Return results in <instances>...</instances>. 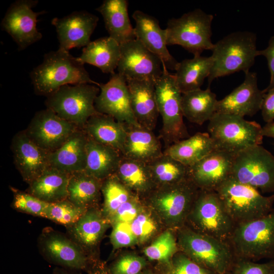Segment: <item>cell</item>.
Listing matches in <instances>:
<instances>
[{"mask_svg":"<svg viewBox=\"0 0 274 274\" xmlns=\"http://www.w3.org/2000/svg\"><path fill=\"white\" fill-rule=\"evenodd\" d=\"M35 93L47 97L66 85L100 83L92 80L84 64L68 51L58 48L44 56L43 62L30 73Z\"/></svg>","mask_w":274,"mask_h":274,"instance_id":"cell-1","label":"cell"},{"mask_svg":"<svg viewBox=\"0 0 274 274\" xmlns=\"http://www.w3.org/2000/svg\"><path fill=\"white\" fill-rule=\"evenodd\" d=\"M256 35L249 31H237L214 45L211 56L213 65L208 78L209 85L219 77L250 71L258 56Z\"/></svg>","mask_w":274,"mask_h":274,"instance_id":"cell-2","label":"cell"},{"mask_svg":"<svg viewBox=\"0 0 274 274\" xmlns=\"http://www.w3.org/2000/svg\"><path fill=\"white\" fill-rule=\"evenodd\" d=\"M237 258L274 259V209L258 219L235 225L228 241Z\"/></svg>","mask_w":274,"mask_h":274,"instance_id":"cell-3","label":"cell"},{"mask_svg":"<svg viewBox=\"0 0 274 274\" xmlns=\"http://www.w3.org/2000/svg\"><path fill=\"white\" fill-rule=\"evenodd\" d=\"M262 128L256 122L239 116L216 113L209 121L208 130L217 150L235 155L249 147L261 145Z\"/></svg>","mask_w":274,"mask_h":274,"instance_id":"cell-4","label":"cell"},{"mask_svg":"<svg viewBox=\"0 0 274 274\" xmlns=\"http://www.w3.org/2000/svg\"><path fill=\"white\" fill-rule=\"evenodd\" d=\"M162 75L155 82V95L159 115L162 120L160 137L165 148L189 137L183 121L181 106L182 93L174 74L163 64Z\"/></svg>","mask_w":274,"mask_h":274,"instance_id":"cell-5","label":"cell"},{"mask_svg":"<svg viewBox=\"0 0 274 274\" xmlns=\"http://www.w3.org/2000/svg\"><path fill=\"white\" fill-rule=\"evenodd\" d=\"M215 191L235 225L262 217L273 209L274 195L263 196L257 189L231 177Z\"/></svg>","mask_w":274,"mask_h":274,"instance_id":"cell-6","label":"cell"},{"mask_svg":"<svg viewBox=\"0 0 274 274\" xmlns=\"http://www.w3.org/2000/svg\"><path fill=\"white\" fill-rule=\"evenodd\" d=\"M214 17L200 9L184 14L168 21L167 45H180L194 56L205 50H212L214 44L211 39Z\"/></svg>","mask_w":274,"mask_h":274,"instance_id":"cell-7","label":"cell"},{"mask_svg":"<svg viewBox=\"0 0 274 274\" xmlns=\"http://www.w3.org/2000/svg\"><path fill=\"white\" fill-rule=\"evenodd\" d=\"M99 91V87L90 84L66 85L48 96L45 104L59 117L83 128L98 113L94 102Z\"/></svg>","mask_w":274,"mask_h":274,"instance_id":"cell-8","label":"cell"},{"mask_svg":"<svg viewBox=\"0 0 274 274\" xmlns=\"http://www.w3.org/2000/svg\"><path fill=\"white\" fill-rule=\"evenodd\" d=\"M187 219L192 230L228 243L235 226L218 194L213 190L199 189Z\"/></svg>","mask_w":274,"mask_h":274,"instance_id":"cell-9","label":"cell"},{"mask_svg":"<svg viewBox=\"0 0 274 274\" xmlns=\"http://www.w3.org/2000/svg\"><path fill=\"white\" fill-rule=\"evenodd\" d=\"M178 241L183 253L217 274H225L235 259L228 242L197 233L190 228L181 229Z\"/></svg>","mask_w":274,"mask_h":274,"instance_id":"cell-10","label":"cell"},{"mask_svg":"<svg viewBox=\"0 0 274 274\" xmlns=\"http://www.w3.org/2000/svg\"><path fill=\"white\" fill-rule=\"evenodd\" d=\"M238 182L263 193L274 191V156L261 145L234 155L231 176Z\"/></svg>","mask_w":274,"mask_h":274,"instance_id":"cell-11","label":"cell"},{"mask_svg":"<svg viewBox=\"0 0 274 274\" xmlns=\"http://www.w3.org/2000/svg\"><path fill=\"white\" fill-rule=\"evenodd\" d=\"M199 189L189 178L156 187L150 194L151 204L175 225L183 224L191 210Z\"/></svg>","mask_w":274,"mask_h":274,"instance_id":"cell-12","label":"cell"},{"mask_svg":"<svg viewBox=\"0 0 274 274\" xmlns=\"http://www.w3.org/2000/svg\"><path fill=\"white\" fill-rule=\"evenodd\" d=\"M38 247L45 259L58 267L86 271L92 260L67 235L50 228L39 236Z\"/></svg>","mask_w":274,"mask_h":274,"instance_id":"cell-13","label":"cell"},{"mask_svg":"<svg viewBox=\"0 0 274 274\" xmlns=\"http://www.w3.org/2000/svg\"><path fill=\"white\" fill-rule=\"evenodd\" d=\"M37 0H18L8 9L2 22V29L7 32L23 50L43 37L37 27L38 17L46 11L36 12L32 9Z\"/></svg>","mask_w":274,"mask_h":274,"instance_id":"cell-14","label":"cell"},{"mask_svg":"<svg viewBox=\"0 0 274 274\" xmlns=\"http://www.w3.org/2000/svg\"><path fill=\"white\" fill-rule=\"evenodd\" d=\"M100 91L94 106L97 112L110 116L124 125L140 126L132 110L129 92L124 77L114 73Z\"/></svg>","mask_w":274,"mask_h":274,"instance_id":"cell-15","label":"cell"},{"mask_svg":"<svg viewBox=\"0 0 274 274\" xmlns=\"http://www.w3.org/2000/svg\"><path fill=\"white\" fill-rule=\"evenodd\" d=\"M118 73L126 79L156 81L162 74L161 59L136 39L120 45Z\"/></svg>","mask_w":274,"mask_h":274,"instance_id":"cell-16","label":"cell"},{"mask_svg":"<svg viewBox=\"0 0 274 274\" xmlns=\"http://www.w3.org/2000/svg\"><path fill=\"white\" fill-rule=\"evenodd\" d=\"M78 128L46 108L35 114L24 130L37 145L51 152L58 148Z\"/></svg>","mask_w":274,"mask_h":274,"instance_id":"cell-17","label":"cell"},{"mask_svg":"<svg viewBox=\"0 0 274 274\" xmlns=\"http://www.w3.org/2000/svg\"><path fill=\"white\" fill-rule=\"evenodd\" d=\"M98 19L97 16L84 10L53 18L51 24L57 32L59 48L69 51L72 48L86 47L91 42Z\"/></svg>","mask_w":274,"mask_h":274,"instance_id":"cell-18","label":"cell"},{"mask_svg":"<svg viewBox=\"0 0 274 274\" xmlns=\"http://www.w3.org/2000/svg\"><path fill=\"white\" fill-rule=\"evenodd\" d=\"M234 155L216 149L188 167V177L199 189L216 191L230 177Z\"/></svg>","mask_w":274,"mask_h":274,"instance_id":"cell-19","label":"cell"},{"mask_svg":"<svg viewBox=\"0 0 274 274\" xmlns=\"http://www.w3.org/2000/svg\"><path fill=\"white\" fill-rule=\"evenodd\" d=\"M11 149L15 166L28 185L50 167V152L32 142L24 130L18 132L13 136Z\"/></svg>","mask_w":274,"mask_h":274,"instance_id":"cell-20","label":"cell"},{"mask_svg":"<svg viewBox=\"0 0 274 274\" xmlns=\"http://www.w3.org/2000/svg\"><path fill=\"white\" fill-rule=\"evenodd\" d=\"M264 93L258 87L256 73L249 71L239 86L218 100L216 113L253 116L261 110Z\"/></svg>","mask_w":274,"mask_h":274,"instance_id":"cell-21","label":"cell"},{"mask_svg":"<svg viewBox=\"0 0 274 274\" xmlns=\"http://www.w3.org/2000/svg\"><path fill=\"white\" fill-rule=\"evenodd\" d=\"M135 38L158 56L167 69L175 71L179 63L167 48L166 29H162L154 17L140 10L132 15Z\"/></svg>","mask_w":274,"mask_h":274,"instance_id":"cell-22","label":"cell"},{"mask_svg":"<svg viewBox=\"0 0 274 274\" xmlns=\"http://www.w3.org/2000/svg\"><path fill=\"white\" fill-rule=\"evenodd\" d=\"M126 80L132 110L137 122L141 126L153 131L159 115L155 95V81Z\"/></svg>","mask_w":274,"mask_h":274,"instance_id":"cell-23","label":"cell"},{"mask_svg":"<svg viewBox=\"0 0 274 274\" xmlns=\"http://www.w3.org/2000/svg\"><path fill=\"white\" fill-rule=\"evenodd\" d=\"M87 142L83 128H77L58 148L50 152V166L68 174L84 171Z\"/></svg>","mask_w":274,"mask_h":274,"instance_id":"cell-24","label":"cell"},{"mask_svg":"<svg viewBox=\"0 0 274 274\" xmlns=\"http://www.w3.org/2000/svg\"><path fill=\"white\" fill-rule=\"evenodd\" d=\"M124 126L126 135L121 151L122 157L148 164L163 154L159 139L152 130L141 125Z\"/></svg>","mask_w":274,"mask_h":274,"instance_id":"cell-25","label":"cell"},{"mask_svg":"<svg viewBox=\"0 0 274 274\" xmlns=\"http://www.w3.org/2000/svg\"><path fill=\"white\" fill-rule=\"evenodd\" d=\"M109 223L102 212L90 208L76 222L66 227L67 235L88 255L87 251L99 242Z\"/></svg>","mask_w":274,"mask_h":274,"instance_id":"cell-26","label":"cell"},{"mask_svg":"<svg viewBox=\"0 0 274 274\" xmlns=\"http://www.w3.org/2000/svg\"><path fill=\"white\" fill-rule=\"evenodd\" d=\"M96 10L102 16L109 37L120 45L136 39L126 0H105Z\"/></svg>","mask_w":274,"mask_h":274,"instance_id":"cell-27","label":"cell"},{"mask_svg":"<svg viewBox=\"0 0 274 274\" xmlns=\"http://www.w3.org/2000/svg\"><path fill=\"white\" fill-rule=\"evenodd\" d=\"M122 156L116 149L88 136L86 146V174L103 181L116 174Z\"/></svg>","mask_w":274,"mask_h":274,"instance_id":"cell-28","label":"cell"},{"mask_svg":"<svg viewBox=\"0 0 274 274\" xmlns=\"http://www.w3.org/2000/svg\"><path fill=\"white\" fill-rule=\"evenodd\" d=\"M120 52V45L108 36L91 41L77 58L84 64L94 65L104 73L113 75L117 68Z\"/></svg>","mask_w":274,"mask_h":274,"instance_id":"cell-29","label":"cell"},{"mask_svg":"<svg viewBox=\"0 0 274 274\" xmlns=\"http://www.w3.org/2000/svg\"><path fill=\"white\" fill-rule=\"evenodd\" d=\"M216 150L208 132H198L165 148L163 153L190 167Z\"/></svg>","mask_w":274,"mask_h":274,"instance_id":"cell-30","label":"cell"},{"mask_svg":"<svg viewBox=\"0 0 274 274\" xmlns=\"http://www.w3.org/2000/svg\"><path fill=\"white\" fill-rule=\"evenodd\" d=\"M83 128L89 138L121 153L126 138V129L114 118L97 113L88 120Z\"/></svg>","mask_w":274,"mask_h":274,"instance_id":"cell-31","label":"cell"},{"mask_svg":"<svg viewBox=\"0 0 274 274\" xmlns=\"http://www.w3.org/2000/svg\"><path fill=\"white\" fill-rule=\"evenodd\" d=\"M70 174L49 167L28 185V193L48 203L67 199Z\"/></svg>","mask_w":274,"mask_h":274,"instance_id":"cell-32","label":"cell"},{"mask_svg":"<svg viewBox=\"0 0 274 274\" xmlns=\"http://www.w3.org/2000/svg\"><path fill=\"white\" fill-rule=\"evenodd\" d=\"M212 65L211 56L201 55L179 62L174 75L182 94L200 89L205 79L208 78Z\"/></svg>","mask_w":274,"mask_h":274,"instance_id":"cell-33","label":"cell"},{"mask_svg":"<svg viewBox=\"0 0 274 274\" xmlns=\"http://www.w3.org/2000/svg\"><path fill=\"white\" fill-rule=\"evenodd\" d=\"M218 100L216 95L209 87L183 93L181 106L183 116L189 122L201 125L209 121L216 113Z\"/></svg>","mask_w":274,"mask_h":274,"instance_id":"cell-34","label":"cell"},{"mask_svg":"<svg viewBox=\"0 0 274 274\" xmlns=\"http://www.w3.org/2000/svg\"><path fill=\"white\" fill-rule=\"evenodd\" d=\"M102 182L84 171L71 174L67 199L85 209L95 207L101 193Z\"/></svg>","mask_w":274,"mask_h":274,"instance_id":"cell-35","label":"cell"},{"mask_svg":"<svg viewBox=\"0 0 274 274\" xmlns=\"http://www.w3.org/2000/svg\"><path fill=\"white\" fill-rule=\"evenodd\" d=\"M115 174L133 193L150 194L157 187L148 164L143 162L122 157Z\"/></svg>","mask_w":274,"mask_h":274,"instance_id":"cell-36","label":"cell"},{"mask_svg":"<svg viewBox=\"0 0 274 274\" xmlns=\"http://www.w3.org/2000/svg\"><path fill=\"white\" fill-rule=\"evenodd\" d=\"M157 187L180 182L188 177V167L163 154L148 163Z\"/></svg>","mask_w":274,"mask_h":274,"instance_id":"cell-37","label":"cell"},{"mask_svg":"<svg viewBox=\"0 0 274 274\" xmlns=\"http://www.w3.org/2000/svg\"><path fill=\"white\" fill-rule=\"evenodd\" d=\"M101 193L104 199L102 213L108 219L122 204L136 196L116 174L102 181Z\"/></svg>","mask_w":274,"mask_h":274,"instance_id":"cell-38","label":"cell"},{"mask_svg":"<svg viewBox=\"0 0 274 274\" xmlns=\"http://www.w3.org/2000/svg\"><path fill=\"white\" fill-rule=\"evenodd\" d=\"M177 250V243L175 235L171 231H166L148 246L145 249L144 253L150 260L157 261L163 265L167 274Z\"/></svg>","mask_w":274,"mask_h":274,"instance_id":"cell-39","label":"cell"},{"mask_svg":"<svg viewBox=\"0 0 274 274\" xmlns=\"http://www.w3.org/2000/svg\"><path fill=\"white\" fill-rule=\"evenodd\" d=\"M87 209L80 207L67 199L49 203L45 218L66 227L76 222Z\"/></svg>","mask_w":274,"mask_h":274,"instance_id":"cell-40","label":"cell"},{"mask_svg":"<svg viewBox=\"0 0 274 274\" xmlns=\"http://www.w3.org/2000/svg\"><path fill=\"white\" fill-rule=\"evenodd\" d=\"M13 195L12 206L17 211L34 216L45 218V213L49 203L34 195L10 187Z\"/></svg>","mask_w":274,"mask_h":274,"instance_id":"cell-41","label":"cell"},{"mask_svg":"<svg viewBox=\"0 0 274 274\" xmlns=\"http://www.w3.org/2000/svg\"><path fill=\"white\" fill-rule=\"evenodd\" d=\"M147 265L144 258L127 254L117 259L108 269L109 274H140Z\"/></svg>","mask_w":274,"mask_h":274,"instance_id":"cell-42","label":"cell"},{"mask_svg":"<svg viewBox=\"0 0 274 274\" xmlns=\"http://www.w3.org/2000/svg\"><path fill=\"white\" fill-rule=\"evenodd\" d=\"M225 274H274V259L258 263L235 257L232 264Z\"/></svg>","mask_w":274,"mask_h":274,"instance_id":"cell-43","label":"cell"},{"mask_svg":"<svg viewBox=\"0 0 274 274\" xmlns=\"http://www.w3.org/2000/svg\"><path fill=\"white\" fill-rule=\"evenodd\" d=\"M167 274H217L197 263L184 253L176 254Z\"/></svg>","mask_w":274,"mask_h":274,"instance_id":"cell-44","label":"cell"},{"mask_svg":"<svg viewBox=\"0 0 274 274\" xmlns=\"http://www.w3.org/2000/svg\"><path fill=\"white\" fill-rule=\"evenodd\" d=\"M141 206L138 196H134L122 204L109 218L110 223H131L140 213Z\"/></svg>","mask_w":274,"mask_h":274,"instance_id":"cell-45","label":"cell"},{"mask_svg":"<svg viewBox=\"0 0 274 274\" xmlns=\"http://www.w3.org/2000/svg\"><path fill=\"white\" fill-rule=\"evenodd\" d=\"M130 225L133 234L140 242L149 239L156 230L155 222L146 213H140Z\"/></svg>","mask_w":274,"mask_h":274,"instance_id":"cell-46","label":"cell"},{"mask_svg":"<svg viewBox=\"0 0 274 274\" xmlns=\"http://www.w3.org/2000/svg\"><path fill=\"white\" fill-rule=\"evenodd\" d=\"M113 225L110 239L114 248L132 246L138 242L129 223L118 222Z\"/></svg>","mask_w":274,"mask_h":274,"instance_id":"cell-47","label":"cell"},{"mask_svg":"<svg viewBox=\"0 0 274 274\" xmlns=\"http://www.w3.org/2000/svg\"><path fill=\"white\" fill-rule=\"evenodd\" d=\"M263 91L260 110L263 121L268 123L274 122V87L265 89Z\"/></svg>","mask_w":274,"mask_h":274,"instance_id":"cell-48","label":"cell"},{"mask_svg":"<svg viewBox=\"0 0 274 274\" xmlns=\"http://www.w3.org/2000/svg\"><path fill=\"white\" fill-rule=\"evenodd\" d=\"M257 54L266 58L270 74L269 84L265 89L274 87V36L269 40L267 47L263 50H258Z\"/></svg>","mask_w":274,"mask_h":274,"instance_id":"cell-49","label":"cell"},{"mask_svg":"<svg viewBox=\"0 0 274 274\" xmlns=\"http://www.w3.org/2000/svg\"><path fill=\"white\" fill-rule=\"evenodd\" d=\"M86 271L88 274H109L108 267L104 263L94 259L91 260Z\"/></svg>","mask_w":274,"mask_h":274,"instance_id":"cell-50","label":"cell"},{"mask_svg":"<svg viewBox=\"0 0 274 274\" xmlns=\"http://www.w3.org/2000/svg\"><path fill=\"white\" fill-rule=\"evenodd\" d=\"M262 134L263 136L274 139V122L266 123L262 128Z\"/></svg>","mask_w":274,"mask_h":274,"instance_id":"cell-51","label":"cell"},{"mask_svg":"<svg viewBox=\"0 0 274 274\" xmlns=\"http://www.w3.org/2000/svg\"><path fill=\"white\" fill-rule=\"evenodd\" d=\"M81 271L57 266L53 269L52 274H82Z\"/></svg>","mask_w":274,"mask_h":274,"instance_id":"cell-52","label":"cell"},{"mask_svg":"<svg viewBox=\"0 0 274 274\" xmlns=\"http://www.w3.org/2000/svg\"><path fill=\"white\" fill-rule=\"evenodd\" d=\"M140 274H158L148 270H143Z\"/></svg>","mask_w":274,"mask_h":274,"instance_id":"cell-53","label":"cell"}]
</instances>
